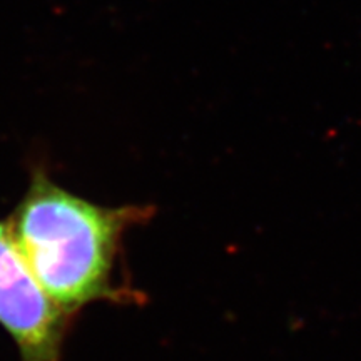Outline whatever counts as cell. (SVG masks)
I'll return each mask as SVG.
<instances>
[{
    "label": "cell",
    "mask_w": 361,
    "mask_h": 361,
    "mask_svg": "<svg viewBox=\"0 0 361 361\" xmlns=\"http://www.w3.org/2000/svg\"><path fill=\"white\" fill-rule=\"evenodd\" d=\"M151 214L147 206L92 204L37 166L6 223L40 286L71 314L92 301L133 300V291L116 286V261L124 233Z\"/></svg>",
    "instance_id": "6da1fadb"
},
{
    "label": "cell",
    "mask_w": 361,
    "mask_h": 361,
    "mask_svg": "<svg viewBox=\"0 0 361 361\" xmlns=\"http://www.w3.org/2000/svg\"><path fill=\"white\" fill-rule=\"evenodd\" d=\"M69 314L49 298L0 223V324L22 361H59Z\"/></svg>",
    "instance_id": "7a4b0ae2"
}]
</instances>
